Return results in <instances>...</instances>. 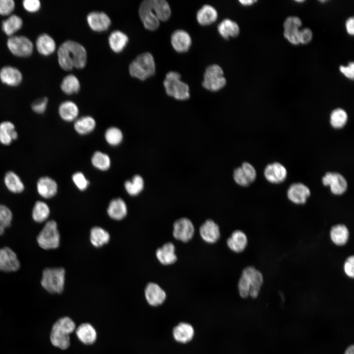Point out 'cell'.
I'll use <instances>...</instances> for the list:
<instances>
[{
    "label": "cell",
    "mask_w": 354,
    "mask_h": 354,
    "mask_svg": "<svg viewBox=\"0 0 354 354\" xmlns=\"http://www.w3.org/2000/svg\"><path fill=\"white\" fill-rule=\"evenodd\" d=\"M57 56L59 66L65 71L72 70L74 67L83 68L87 63V54L85 48L72 40L63 42L58 50Z\"/></svg>",
    "instance_id": "6da1fadb"
},
{
    "label": "cell",
    "mask_w": 354,
    "mask_h": 354,
    "mask_svg": "<svg viewBox=\"0 0 354 354\" xmlns=\"http://www.w3.org/2000/svg\"><path fill=\"white\" fill-rule=\"evenodd\" d=\"M262 273L255 267L250 266L245 268L241 273L238 283V289L242 298L250 296L256 298L263 284Z\"/></svg>",
    "instance_id": "7a4b0ae2"
},
{
    "label": "cell",
    "mask_w": 354,
    "mask_h": 354,
    "mask_svg": "<svg viewBox=\"0 0 354 354\" xmlns=\"http://www.w3.org/2000/svg\"><path fill=\"white\" fill-rule=\"evenodd\" d=\"M76 328L74 321L69 317L58 319L53 325L50 340L52 344L61 350L67 349L70 344V334Z\"/></svg>",
    "instance_id": "3957f363"
},
{
    "label": "cell",
    "mask_w": 354,
    "mask_h": 354,
    "mask_svg": "<svg viewBox=\"0 0 354 354\" xmlns=\"http://www.w3.org/2000/svg\"><path fill=\"white\" fill-rule=\"evenodd\" d=\"M129 72L131 76L142 81L153 76L155 64L152 55L146 52L137 56L130 63Z\"/></svg>",
    "instance_id": "277c9868"
},
{
    "label": "cell",
    "mask_w": 354,
    "mask_h": 354,
    "mask_svg": "<svg viewBox=\"0 0 354 354\" xmlns=\"http://www.w3.org/2000/svg\"><path fill=\"white\" fill-rule=\"evenodd\" d=\"M181 75L176 71L167 73L163 85L167 94L177 100H186L189 98V88L180 80Z\"/></svg>",
    "instance_id": "5b68a950"
},
{
    "label": "cell",
    "mask_w": 354,
    "mask_h": 354,
    "mask_svg": "<svg viewBox=\"0 0 354 354\" xmlns=\"http://www.w3.org/2000/svg\"><path fill=\"white\" fill-rule=\"evenodd\" d=\"M65 275L62 267L46 268L42 271L41 285L49 293L60 294L64 288Z\"/></svg>",
    "instance_id": "8992f818"
},
{
    "label": "cell",
    "mask_w": 354,
    "mask_h": 354,
    "mask_svg": "<svg viewBox=\"0 0 354 354\" xmlns=\"http://www.w3.org/2000/svg\"><path fill=\"white\" fill-rule=\"evenodd\" d=\"M39 246L45 250L54 249L59 245L60 235L57 222L53 220L47 221L37 236Z\"/></svg>",
    "instance_id": "52a82bcc"
},
{
    "label": "cell",
    "mask_w": 354,
    "mask_h": 354,
    "mask_svg": "<svg viewBox=\"0 0 354 354\" xmlns=\"http://www.w3.org/2000/svg\"><path fill=\"white\" fill-rule=\"evenodd\" d=\"M226 84L222 68L217 64L210 65L206 68L202 82L203 87L211 91H217Z\"/></svg>",
    "instance_id": "ba28073f"
},
{
    "label": "cell",
    "mask_w": 354,
    "mask_h": 354,
    "mask_svg": "<svg viewBox=\"0 0 354 354\" xmlns=\"http://www.w3.org/2000/svg\"><path fill=\"white\" fill-rule=\"evenodd\" d=\"M7 46L10 52L18 57H29L31 55L33 50L32 42L23 35L9 36L7 41Z\"/></svg>",
    "instance_id": "9c48e42d"
},
{
    "label": "cell",
    "mask_w": 354,
    "mask_h": 354,
    "mask_svg": "<svg viewBox=\"0 0 354 354\" xmlns=\"http://www.w3.org/2000/svg\"><path fill=\"white\" fill-rule=\"evenodd\" d=\"M138 11L141 21L146 29L154 30L158 28L160 21L152 7L151 0L143 1Z\"/></svg>",
    "instance_id": "30bf717a"
},
{
    "label": "cell",
    "mask_w": 354,
    "mask_h": 354,
    "mask_svg": "<svg viewBox=\"0 0 354 354\" xmlns=\"http://www.w3.org/2000/svg\"><path fill=\"white\" fill-rule=\"evenodd\" d=\"M256 171L250 163L245 162L233 172V178L238 185L245 187L254 182L256 178Z\"/></svg>",
    "instance_id": "8fae6325"
},
{
    "label": "cell",
    "mask_w": 354,
    "mask_h": 354,
    "mask_svg": "<svg viewBox=\"0 0 354 354\" xmlns=\"http://www.w3.org/2000/svg\"><path fill=\"white\" fill-rule=\"evenodd\" d=\"M322 183L324 186H328L332 194L341 195L347 189L348 183L345 177L336 172H327L322 177Z\"/></svg>",
    "instance_id": "7c38bea8"
},
{
    "label": "cell",
    "mask_w": 354,
    "mask_h": 354,
    "mask_svg": "<svg viewBox=\"0 0 354 354\" xmlns=\"http://www.w3.org/2000/svg\"><path fill=\"white\" fill-rule=\"evenodd\" d=\"M173 227V236L177 240L186 242L190 240L194 235V225L187 218L183 217L177 220Z\"/></svg>",
    "instance_id": "4fadbf2b"
},
{
    "label": "cell",
    "mask_w": 354,
    "mask_h": 354,
    "mask_svg": "<svg viewBox=\"0 0 354 354\" xmlns=\"http://www.w3.org/2000/svg\"><path fill=\"white\" fill-rule=\"evenodd\" d=\"M20 263L16 254L11 249L5 247L0 248V270L13 272L18 270Z\"/></svg>",
    "instance_id": "5bb4252c"
},
{
    "label": "cell",
    "mask_w": 354,
    "mask_h": 354,
    "mask_svg": "<svg viewBox=\"0 0 354 354\" xmlns=\"http://www.w3.org/2000/svg\"><path fill=\"white\" fill-rule=\"evenodd\" d=\"M310 194L309 188L300 182L291 184L287 190V197L289 200L297 205L304 204Z\"/></svg>",
    "instance_id": "9a60e30c"
},
{
    "label": "cell",
    "mask_w": 354,
    "mask_h": 354,
    "mask_svg": "<svg viewBox=\"0 0 354 354\" xmlns=\"http://www.w3.org/2000/svg\"><path fill=\"white\" fill-rule=\"evenodd\" d=\"M36 190L41 197L44 199H50L57 194L58 185L53 178L48 176H43L38 179L36 182Z\"/></svg>",
    "instance_id": "2e32d148"
},
{
    "label": "cell",
    "mask_w": 354,
    "mask_h": 354,
    "mask_svg": "<svg viewBox=\"0 0 354 354\" xmlns=\"http://www.w3.org/2000/svg\"><path fill=\"white\" fill-rule=\"evenodd\" d=\"M89 27L94 31L101 32L107 30L111 24L109 16L103 12L93 11L87 17Z\"/></svg>",
    "instance_id": "e0dca14e"
},
{
    "label": "cell",
    "mask_w": 354,
    "mask_h": 354,
    "mask_svg": "<svg viewBox=\"0 0 354 354\" xmlns=\"http://www.w3.org/2000/svg\"><path fill=\"white\" fill-rule=\"evenodd\" d=\"M264 176L266 180L274 184L283 182L287 176L286 168L278 162L268 164L264 170Z\"/></svg>",
    "instance_id": "ac0fdd59"
},
{
    "label": "cell",
    "mask_w": 354,
    "mask_h": 354,
    "mask_svg": "<svg viewBox=\"0 0 354 354\" xmlns=\"http://www.w3.org/2000/svg\"><path fill=\"white\" fill-rule=\"evenodd\" d=\"M146 299L148 303L152 306L162 304L165 300L166 294L165 291L157 284L149 283L145 290Z\"/></svg>",
    "instance_id": "d6986e66"
},
{
    "label": "cell",
    "mask_w": 354,
    "mask_h": 354,
    "mask_svg": "<svg viewBox=\"0 0 354 354\" xmlns=\"http://www.w3.org/2000/svg\"><path fill=\"white\" fill-rule=\"evenodd\" d=\"M171 42L174 50L181 53L187 52L192 43L189 33L182 30H177L173 33Z\"/></svg>",
    "instance_id": "ffe728a7"
},
{
    "label": "cell",
    "mask_w": 354,
    "mask_h": 354,
    "mask_svg": "<svg viewBox=\"0 0 354 354\" xmlns=\"http://www.w3.org/2000/svg\"><path fill=\"white\" fill-rule=\"evenodd\" d=\"M0 80L3 84L8 86L16 87L21 83L23 76L17 68L7 65L0 69Z\"/></svg>",
    "instance_id": "44dd1931"
},
{
    "label": "cell",
    "mask_w": 354,
    "mask_h": 354,
    "mask_svg": "<svg viewBox=\"0 0 354 354\" xmlns=\"http://www.w3.org/2000/svg\"><path fill=\"white\" fill-rule=\"evenodd\" d=\"M199 233L202 239L209 243L216 242L220 236L219 226L210 219L206 220L201 226Z\"/></svg>",
    "instance_id": "7402d4cb"
},
{
    "label": "cell",
    "mask_w": 354,
    "mask_h": 354,
    "mask_svg": "<svg viewBox=\"0 0 354 354\" xmlns=\"http://www.w3.org/2000/svg\"><path fill=\"white\" fill-rule=\"evenodd\" d=\"M18 138V133L12 122L5 120L0 123V143L1 145L9 146Z\"/></svg>",
    "instance_id": "603a6c76"
},
{
    "label": "cell",
    "mask_w": 354,
    "mask_h": 354,
    "mask_svg": "<svg viewBox=\"0 0 354 354\" xmlns=\"http://www.w3.org/2000/svg\"><path fill=\"white\" fill-rule=\"evenodd\" d=\"M173 335L176 341L181 343L190 341L194 335L193 327L187 323H180L173 329Z\"/></svg>",
    "instance_id": "cb8c5ba5"
},
{
    "label": "cell",
    "mask_w": 354,
    "mask_h": 354,
    "mask_svg": "<svg viewBox=\"0 0 354 354\" xmlns=\"http://www.w3.org/2000/svg\"><path fill=\"white\" fill-rule=\"evenodd\" d=\"M35 45L38 52L45 56L53 54L56 48L54 39L47 33L39 35L36 39Z\"/></svg>",
    "instance_id": "d4e9b609"
},
{
    "label": "cell",
    "mask_w": 354,
    "mask_h": 354,
    "mask_svg": "<svg viewBox=\"0 0 354 354\" xmlns=\"http://www.w3.org/2000/svg\"><path fill=\"white\" fill-rule=\"evenodd\" d=\"M58 112L60 118L66 122L74 121L79 113L78 106L71 101L62 102L59 107Z\"/></svg>",
    "instance_id": "484cf974"
},
{
    "label": "cell",
    "mask_w": 354,
    "mask_h": 354,
    "mask_svg": "<svg viewBox=\"0 0 354 354\" xmlns=\"http://www.w3.org/2000/svg\"><path fill=\"white\" fill-rule=\"evenodd\" d=\"M156 256L160 263L164 265L174 264L177 260L175 247L172 242L164 244L156 252Z\"/></svg>",
    "instance_id": "4316f807"
},
{
    "label": "cell",
    "mask_w": 354,
    "mask_h": 354,
    "mask_svg": "<svg viewBox=\"0 0 354 354\" xmlns=\"http://www.w3.org/2000/svg\"><path fill=\"white\" fill-rule=\"evenodd\" d=\"M4 184L11 193L19 194L25 189V185L19 175L13 171L7 172L3 177Z\"/></svg>",
    "instance_id": "83f0119b"
},
{
    "label": "cell",
    "mask_w": 354,
    "mask_h": 354,
    "mask_svg": "<svg viewBox=\"0 0 354 354\" xmlns=\"http://www.w3.org/2000/svg\"><path fill=\"white\" fill-rule=\"evenodd\" d=\"M107 211L110 217L114 220H120L126 216L127 207L125 202L118 198L110 202Z\"/></svg>",
    "instance_id": "f1b7e54d"
},
{
    "label": "cell",
    "mask_w": 354,
    "mask_h": 354,
    "mask_svg": "<svg viewBox=\"0 0 354 354\" xmlns=\"http://www.w3.org/2000/svg\"><path fill=\"white\" fill-rule=\"evenodd\" d=\"M247 243L246 235L240 230H236L233 232L231 236L227 240V244L229 248L236 253L242 252L246 248Z\"/></svg>",
    "instance_id": "f546056e"
},
{
    "label": "cell",
    "mask_w": 354,
    "mask_h": 354,
    "mask_svg": "<svg viewBox=\"0 0 354 354\" xmlns=\"http://www.w3.org/2000/svg\"><path fill=\"white\" fill-rule=\"evenodd\" d=\"M76 334L79 340L86 345L94 343L97 333L93 326L89 323H83L76 329Z\"/></svg>",
    "instance_id": "4dcf8cb0"
},
{
    "label": "cell",
    "mask_w": 354,
    "mask_h": 354,
    "mask_svg": "<svg viewBox=\"0 0 354 354\" xmlns=\"http://www.w3.org/2000/svg\"><path fill=\"white\" fill-rule=\"evenodd\" d=\"M218 13L213 6L205 4L197 12L196 18L198 23L203 26L209 25L216 21Z\"/></svg>",
    "instance_id": "1f68e13d"
},
{
    "label": "cell",
    "mask_w": 354,
    "mask_h": 354,
    "mask_svg": "<svg viewBox=\"0 0 354 354\" xmlns=\"http://www.w3.org/2000/svg\"><path fill=\"white\" fill-rule=\"evenodd\" d=\"M217 30L220 35L225 39L236 37L239 33V27L237 24L229 19L222 20L218 25Z\"/></svg>",
    "instance_id": "d6a6232c"
},
{
    "label": "cell",
    "mask_w": 354,
    "mask_h": 354,
    "mask_svg": "<svg viewBox=\"0 0 354 354\" xmlns=\"http://www.w3.org/2000/svg\"><path fill=\"white\" fill-rule=\"evenodd\" d=\"M349 237L348 228L343 224H337L332 226L330 231V237L332 242L338 246L346 244Z\"/></svg>",
    "instance_id": "836d02e7"
},
{
    "label": "cell",
    "mask_w": 354,
    "mask_h": 354,
    "mask_svg": "<svg viewBox=\"0 0 354 354\" xmlns=\"http://www.w3.org/2000/svg\"><path fill=\"white\" fill-rule=\"evenodd\" d=\"M108 41L111 49L114 52L119 53L126 47L128 42V37L122 31L117 30L111 33Z\"/></svg>",
    "instance_id": "e575fe53"
},
{
    "label": "cell",
    "mask_w": 354,
    "mask_h": 354,
    "mask_svg": "<svg viewBox=\"0 0 354 354\" xmlns=\"http://www.w3.org/2000/svg\"><path fill=\"white\" fill-rule=\"evenodd\" d=\"M96 124L93 118L86 116L78 118L74 121V128L79 134L87 135L94 130Z\"/></svg>",
    "instance_id": "d590c367"
},
{
    "label": "cell",
    "mask_w": 354,
    "mask_h": 354,
    "mask_svg": "<svg viewBox=\"0 0 354 354\" xmlns=\"http://www.w3.org/2000/svg\"><path fill=\"white\" fill-rule=\"evenodd\" d=\"M22 26V18L18 15L12 14L2 21L1 29L7 35L11 36L20 30Z\"/></svg>",
    "instance_id": "8d00e7d4"
},
{
    "label": "cell",
    "mask_w": 354,
    "mask_h": 354,
    "mask_svg": "<svg viewBox=\"0 0 354 354\" xmlns=\"http://www.w3.org/2000/svg\"><path fill=\"white\" fill-rule=\"evenodd\" d=\"M152 7L159 21L165 22L171 15V10L165 0H151Z\"/></svg>",
    "instance_id": "74e56055"
},
{
    "label": "cell",
    "mask_w": 354,
    "mask_h": 354,
    "mask_svg": "<svg viewBox=\"0 0 354 354\" xmlns=\"http://www.w3.org/2000/svg\"><path fill=\"white\" fill-rule=\"evenodd\" d=\"M109 233L99 227H94L90 233V240L95 247H99L107 243L110 240Z\"/></svg>",
    "instance_id": "f35d334b"
},
{
    "label": "cell",
    "mask_w": 354,
    "mask_h": 354,
    "mask_svg": "<svg viewBox=\"0 0 354 354\" xmlns=\"http://www.w3.org/2000/svg\"><path fill=\"white\" fill-rule=\"evenodd\" d=\"M50 213V208L45 202L37 201L35 202L32 210V217L37 223H42L46 221Z\"/></svg>",
    "instance_id": "ab89813d"
},
{
    "label": "cell",
    "mask_w": 354,
    "mask_h": 354,
    "mask_svg": "<svg viewBox=\"0 0 354 354\" xmlns=\"http://www.w3.org/2000/svg\"><path fill=\"white\" fill-rule=\"evenodd\" d=\"M144 185V180L142 177L139 175H136L131 180H126L124 186L129 195L135 196L143 191Z\"/></svg>",
    "instance_id": "60d3db41"
},
{
    "label": "cell",
    "mask_w": 354,
    "mask_h": 354,
    "mask_svg": "<svg viewBox=\"0 0 354 354\" xmlns=\"http://www.w3.org/2000/svg\"><path fill=\"white\" fill-rule=\"evenodd\" d=\"M60 88L62 91L68 95L77 93L80 88V84L78 79L73 74L66 76L62 80Z\"/></svg>",
    "instance_id": "b9f144b4"
},
{
    "label": "cell",
    "mask_w": 354,
    "mask_h": 354,
    "mask_svg": "<svg viewBox=\"0 0 354 354\" xmlns=\"http://www.w3.org/2000/svg\"><path fill=\"white\" fill-rule=\"evenodd\" d=\"M91 162L95 168L102 171L108 170L111 164L109 156L100 151H97L93 153Z\"/></svg>",
    "instance_id": "7bdbcfd3"
},
{
    "label": "cell",
    "mask_w": 354,
    "mask_h": 354,
    "mask_svg": "<svg viewBox=\"0 0 354 354\" xmlns=\"http://www.w3.org/2000/svg\"><path fill=\"white\" fill-rule=\"evenodd\" d=\"M348 115L347 112L342 108H336L333 110L330 115V123L335 129H341L347 123Z\"/></svg>",
    "instance_id": "ee69618b"
},
{
    "label": "cell",
    "mask_w": 354,
    "mask_h": 354,
    "mask_svg": "<svg viewBox=\"0 0 354 354\" xmlns=\"http://www.w3.org/2000/svg\"><path fill=\"white\" fill-rule=\"evenodd\" d=\"M104 137L107 143L112 146L119 145L122 142L123 138L122 131L116 127L108 128L106 130Z\"/></svg>",
    "instance_id": "f6af8a7d"
},
{
    "label": "cell",
    "mask_w": 354,
    "mask_h": 354,
    "mask_svg": "<svg viewBox=\"0 0 354 354\" xmlns=\"http://www.w3.org/2000/svg\"><path fill=\"white\" fill-rule=\"evenodd\" d=\"M13 215L11 210L6 206L0 204V236L5 229L10 226Z\"/></svg>",
    "instance_id": "bcb514c9"
},
{
    "label": "cell",
    "mask_w": 354,
    "mask_h": 354,
    "mask_svg": "<svg viewBox=\"0 0 354 354\" xmlns=\"http://www.w3.org/2000/svg\"><path fill=\"white\" fill-rule=\"evenodd\" d=\"M72 179L75 186L81 191L86 190L89 185L88 180L84 174L80 172L75 173L72 176Z\"/></svg>",
    "instance_id": "7dc6e473"
},
{
    "label": "cell",
    "mask_w": 354,
    "mask_h": 354,
    "mask_svg": "<svg viewBox=\"0 0 354 354\" xmlns=\"http://www.w3.org/2000/svg\"><path fill=\"white\" fill-rule=\"evenodd\" d=\"M301 25L302 22L298 17L290 16L287 18L284 22V30H298Z\"/></svg>",
    "instance_id": "c3c4849f"
},
{
    "label": "cell",
    "mask_w": 354,
    "mask_h": 354,
    "mask_svg": "<svg viewBox=\"0 0 354 354\" xmlns=\"http://www.w3.org/2000/svg\"><path fill=\"white\" fill-rule=\"evenodd\" d=\"M48 102V99L46 97L39 98L32 103L31 108L35 113L42 114L46 110Z\"/></svg>",
    "instance_id": "681fc988"
},
{
    "label": "cell",
    "mask_w": 354,
    "mask_h": 354,
    "mask_svg": "<svg viewBox=\"0 0 354 354\" xmlns=\"http://www.w3.org/2000/svg\"><path fill=\"white\" fill-rule=\"evenodd\" d=\"M15 6V2L13 0H0V15H10L14 10Z\"/></svg>",
    "instance_id": "f907efd6"
},
{
    "label": "cell",
    "mask_w": 354,
    "mask_h": 354,
    "mask_svg": "<svg viewBox=\"0 0 354 354\" xmlns=\"http://www.w3.org/2000/svg\"><path fill=\"white\" fill-rule=\"evenodd\" d=\"M24 9L29 12H36L41 7V3L38 0H25L23 1Z\"/></svg>",
    "instance_id": "816d5d0a"
},
{
    "label": "cell",
    "mask_w": 354,
    "mask_h": 354,
    "mask_svg": "<svg viewBox=\"0 0 354 354\" xmlns=\"http://www.w3.org/2000/svg\"><path fill=\"white\" fill-rule=\"evenodd\" d=\"M285 38L291 44L296 45L300 44L299 39V30H284Z\"/></svg>",
    "instance_id": "f5cc1de1"
},
{
    "label": "cell",
    "mask_w": 354,
    "mask_h": 354,
    "mask_svg": "<svg viewBox=\"0 0 354 354\" xmlns=\"http://www.w3.org/2000/svg\"><path fill=\"white\" fill-rule=\"evenodd\" d=\"M344 271L346 275L353 278L354 276V256L349 257L344 264Z\"/></svg>",
    "instance_id": "db71d44e"
},
{
    "label": "cell",
    "mask_w": 354,
    "mask_h": 354,
    "mask_svg": "<svg viewBox=\"0 0 354 354\" xmlns=\"http://www.w3.org/2000/svg\"><path fill=\"white\" fill-rule=\"evenodd\" d=\"M313 33L309 28H304L299 30V39L300 43L306 44L309 43L312 40Z\"/></svg>",
    "instance_id": "11a10c76"
},
{
    "label": "cell",
    "mask_w": 354,
    "mask_h": 354,
    "mask_svg": "<svg viewBox=\"0 0 354 354\" xmlns=\"http://www.w3.org/2000/svg\"><path fill=\"white\" fill-rule=\"evenodd\" d=\"M340 72L347 78L353 80L354 77V63L351 62L348 66L341 65L339 67Z\"/></svg>",
    "instance_id": "9f6ffc18"
},
{
    "label": "cell",
    "mask_w": 354,
    "mask_h": 354,
    "mask_svg": "<svg viewBox=\"0 0 354 354\" xmlns=\"http://www.w3.org/2000/svg\"><path fill=\"white\" fill-rule=\"evenodd\" d=\"M354 19L353 17H349L347 19L345 26L347 32L348 34L353 35L354 34Z\"/></svg>",
    "instance_id": "6f0895ef"
},
{
    "label": "cell",
    "mask_w": 354,
    "mask_h": 354,
    "mask_svg": "<svg viewBox=\"0 0 354 354\" xmlns=\"http://www.w3.org/2000/svg\"><path fill=\"white\" fill-rule=\"evenodd\" d=\"M256 1V0H239V2L240 3V4L243 5H244V6L251 5L253 4Z\"/></svg>",
    "instance_id": "680465c9"
},
{
    "label": "cell",
    "mask_w": 354,
    "mask_h": 354,
    "mask_svg": "<svg viewBox=\"0 0 354 354\" xmlns=\"http://www.w3.org/2000/svg\"><path fill=\"white\" fill-rule=\"evenodd\" d=\"M344 354H354V346L352 345L349 346L346 350Z\"/></svg>",
    "instance_id": "91938a15"
},
{
    "label": "cell",
    "mask_w": 354,
    "mask_h": 354,
    "mask_svg": "<svg viewBox=\"0 0 354 354\" xmlns=\"http://www.w3.org/2000/svg\"><path fill=\"white\" fill-rule=\"evenodd\" d=\"M296 2H302L304 1V0H296Z\"/></svg>",
    "instance_id": "94428289"
}]
</instances>
